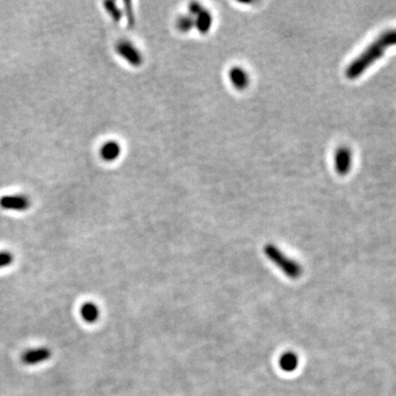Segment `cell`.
<instances>
[{
	"label": "cell",
	"instance_id": "obj_4",
	"mask_svg": "<svg viewBox=\"0 0 396 396\" xmlns=\"http://www.w3.org/2000/svg\"><path fill=\"white\" fill-rule=\"evenodd\" d=\"M352 165V152L348 146H340L334 153V169L339 175H347Z\"/></svg>",
	"mask_w": 396,
	"mask_h": 396
},
{
	"label": "cell",
	"instance_id": "obj_12",
	"mask_svg": "<svg viewBox=\"0 0 396 396\" xmlns=\"http://www.w3.org/2000/svg\"><path fill=\"white\" fill-rule=\"evenodd\" d=\"M194 27L195 21L191 16H181L176 21V28L181 32H189Z\"/></svg>",
	"mask_w": 396,
	"mask_h": 396
},
{
	"label": "cell",
	"instance_id": "obj_16",
	"mask_svg": "<svg viewBox=\"0 0 396 396\" xmlns=\"http://www.w3.org/2000/svg\"><path fill=\"white\" fill-rule=\"evenodd\" d=\"M190 14L191 15V17H193V16H197V15H199L201 14V12L204 10V8L199 5V3H197V2H193V3H190Z\"/></svg>",
	"mask_w": 396,
	"mask_h": 396
},
{
	"label": "cell",
	"instance_id": "obj_1",
	"mask_svg": "<svg viewBox=\"0 0 396 396\" xmlns=\"http://www.w3.org/2000/svg\"><path fill=\"white\" fill-rule=\"evenodd\" d=\"M396 46V29L387 30L373 41L357 59H354L346 69V76L349 79H356L361 76L371 65L382 55L386 48Z\"/></svg>",
	"mask_w": 396,
	"mask_h": 396
},
{
	"label": "cell",
	"instance_id": "obj_14",
	"mask_svg": "<svg viewBox=\"0 0 396 396\" xmlns=\"http://www.w3.org/2000/svg\"><path fill=\"white\" fill-rule=\"evenodd\" d=\"M125 12L127 16V21H128V26L130 28H133L134 22H136V19H134V12L132 8V3L130 1H125Z\"/></svg>",
	"mask_w": 396,
	"mask_h": 396
},
{
	"label": "cell",
	"instance_id": "obj_5",
	"mask_svg": "<svg viewBox=\"0 0 396 396\" xmlns=\"http://www.w3.org/2000/svg\"><path fill=\"white\" fill-rule=\"evenodd\" d=\"M51 350L46 348V347H40V348H33L24 351L21 356V361L23 364L27 365H35L39 363L46 362L51 358Z\"/></svg>",
	"mask_w": 396,
	"mask_h": 396
},
{
	"label": "cell",
	"instance_id": "obj_8",
	"mask_svg": "<svg viewBox=\"0 0 396 396\" xmlns=\"http://www.w3.org/2000/svg\"><path fill=\"white\" fill-rule=\"evenodd\" d=\"M99 307L93 301H86L80 306V316L81 319L86 321L87 324H94L99 319Z\"/></svg>",
	"mask_w": 396,
	"mask_h": 396
},
{
	"label": "cell",
	"instance_id": "obj_6",
	"mask_svg": "<svg viewBox=\"0 0 396 396\" xmlns=\"http://www.w3.org/2000/svg\"><path fill=\"white\" fill-rule=\"evenodd\" d=\"M0 207L7 210H18L22 211L30 207V202L27 197L22 195L15 196H3L0 198Z\"/></svg>",
	"mask_w": 396,
	"mask_h": 396
},
{
	"label": "cell",
	"instance_id": "obj_11",
	"mask_svg": "<svg viewBox=\"0 0 396 396\" xmlns=\"http://www.w3.org/2000/svg\"><path fill=\"white\" fill-rule=\"evenodd\" d=\"M194 21L196 29L201 32V33H207L210 30L211 24H213V16L210 15L209 11L204 9L201 14L196 16V19H194Z\"/></svg>",
	"mask_w": 396,
	"mask_h": 396
},
{
	"label": "cell",
	"instance_id": "obj_10",
	"mask_svg": "<svg viewBox=\"0 0 396 396\" xmlns=\"http://www.w3.org/2000/svg\"><path fill=\"white\" fill-rule=\"evenodd\" d=\"M280 367L285 372H293L299 366V357L292 351H287L282 354L279 360Z\"/></svg>",
	"mask_w": 396,
	"mask_h": 396
},
{
	"label": "cell",
	"instance_id": "obj_15",
	"mask_svg": "<svg viewBox=\"0 0 396 396\" xmlns=\"http://www.w3.org/2000/svg\"><path fill=\"white\" fill-rule=\"evenodd\" d=\"M14 262V255L8 251H0V269H3Z\"/></svg>",
	"mask_w": 396,
	"mask_h": 396
},
{
	"label": "cell",
	"instance_id": "obj_13",
	"mask_svg": "<svg viewBox=\"0 0 396 396\" xmlns=\"http://www.w3.org/2000/svg\"><path fill=\"white\" fill-rule=\"evenodd\" d=\"M104 6H105V9L107 10V12L110 15V17L112 18L113 21L119 22L121 20L122 14H121L120 9L118 8V6L116 5V3L113 1H106L104 3Z\"/></svg>",
	"mask_w": 396,
	"mask_h": 396
},
{
	"label": "cell",
	"instance_id": "obj_7",
	"mask_svg": "<svg viewBox=\"0 0 396 396\" xmlns=\"http://www.w3.org/2000/svg\"><path fill=\"white\" fill-rule=\"evenodd\" d=\"M229 79L235 88L238 89V91H243L250 83V77H249L248 73L242 67L239 66H234L230 69Z\"/></svg>",
	"mask_w": 396,
	"mask_h": 396
},
{
	"label": "cell",
	"instance_id": "obj_9",
	"mask_svg": "<svg viewBox=\"0 0 396 396\" xmlns=\"http://www.w3.org/2000/svg\"><path fill=\"white\" fill-rule=\"evenodd\" d=\"M121 153V148L118 142L109 141L105 143L100 149V157L106 162H112L119 158Z\"/></svg>",
	"mask_w": 396,
	"mask_h": 396
},
{
	"label": "cell",
	"instance_id": "obj_3",
	"mask_svg": "<svg viewBox=\"0 0 396 396\" xmlns=\"http://www.w3.org/2000/svg\"><path fill=\"white\" fill-rule=\"evenodd\" d=\"M117 53L121 58H124L127 62L131 64L132 66H140L142 64V55L141 53L138 51V48L131 44L128 41H121L117 44L116 47Z\"/></svg>",
	"mask_w": 396,
	"mask_h": 396
},
{
	"label": "cell",
	"instance_id": "obj_2",
	"mask_svg": "<svg viewBox=\"0 0 396 396\" xmlns=\"http://www.w3.org/2000/svg\"><path fill=\"white\" fill-rule=\"evenodd\" d=\"M263 251L265 255H267V258L273 264H275L285 275L291 277V279H299L301 275V273H303L301 265L299 262H296L295 260L288 258L284 252H282L274 244H267L264 247Z\"/></svg>",
	"mask_w": 396,
	"mask_h": 396
}]
</instances>
